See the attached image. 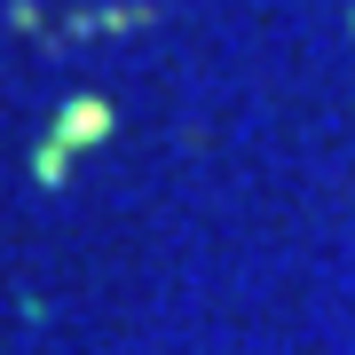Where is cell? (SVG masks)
Here are the masks:
<instances>
[{
  "label": "cell",
  "mask_w": 355,
  "mask_h": 355,
  "mask_svg": "<svg viewBox=\"0 0 355 355\" xmlns=\"http://www.w3.org/2000/svg\"><path fill=\"white\" fill-rule=\"evenodd\" d=\"M103 135V103H71L64 111V142H95Z\"/></svg>",
  "instance_id": "6da1fadb"
}]
</instances>
